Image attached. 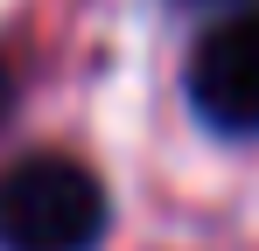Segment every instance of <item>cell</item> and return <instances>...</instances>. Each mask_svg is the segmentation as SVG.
I'll return each mask as SVG.
<instances>
[{"label": "cell", "mask_w": 259, "mask_h": 251, "mask_svg": "<svg viewBox=\"0 0 259 251\" xmlns=\"http://www.w3.org/2000/svg\"><path fill=\"white\" fill-rule=\"evenodd\" d=\"M105 237V189L98 174L63 154L0 174V251H91Z\"/></svg>", "instance_id": "obj_1"}, {"label": "cell", "mask_w": 259, "mask_h": 251, "mask_svg": "<svg viewBox=\"0 0 259 251\" xmlns=\"http://www.w3.org/2000/svg\"><path fill=\"white\" fill-rule=\"evenodd\" d=\"M189 105L217 133H259V7L217 21L189 56Z\"/></svg>", "instance_id": "obj_2"}, {"label": "cell", "mask_w": 259, "mask_h": 251, "mask_svg": "<svg viewBox=\"0 0 259 251\" xmlns=\"http://www.w3.org/2000/svg\"><path fill=\"white\" fill-rule=\"evenodd\" d=\"M7 98H14V84H7V63H0V119H7Z\"/></svg>", "instance_id": "obj_3"}]
</instances>
